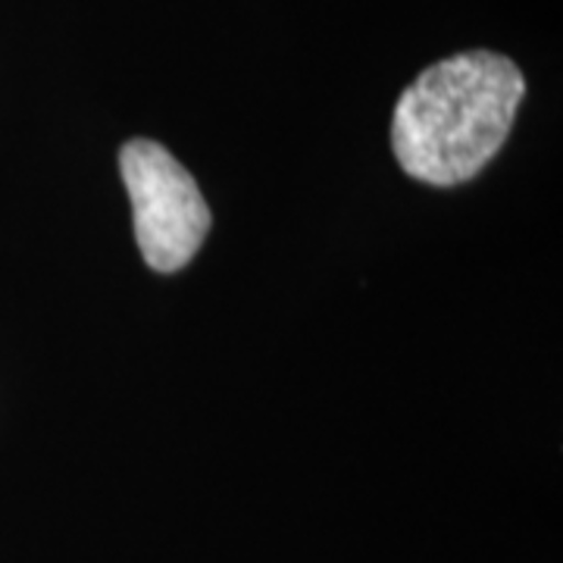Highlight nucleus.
<instances>
[{
  "instance_id": "nucleus-1",
  "label": "nucleus",
  "mask_w": 563,
  "mask_h": 563,
  "mask_svg": "<svg viewBox=\"0 0 563 563\" xmlns=\"http://www.w3.org/2000/svg\"><path fill=\"white\" fill-rule=\"evenodd\" d=\"M523 95L517 63L492 51H466L422 69L401 91L391 122L401 169L439 188L473 179L501 151Z\"/></svg>"
},
{
  "instance_id": "nucleus-2",
  "label": "nucleus",
  "mask_w": 563,
  "mask_h": 563,
  "mask_svg": "<svg viewBox=\"0 0 563 563\" xmlns=\"http://www.w3.org/2000/svg\"><path fill=\"white\" fill-rule=\"evenodd\" d=\"M120 166L141 257L157 273H176L210 232V207L198 181L163 144L147 139L129 141L120 151Z\"/></svg>"
}]
</instances>
